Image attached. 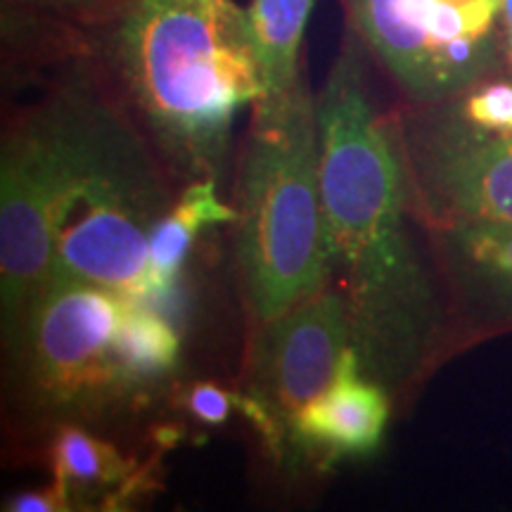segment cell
<instances>
[{"label": "cell", "mask_w": 512, "mask_h": 512, "mask_svg": "<svg viewBox=\"0 0 512 512\" xmlns=\"http://www.w3.org/2000/svg\"><path fill=\"white\" fill-rule=\"evenodd\" d=\"M316 0H252L247 27L264 76V98H283L299 86L297 60Z\"/></svg>", "instance_id": "13"}, {"label": "cell", "mask_w": 512, "mask_h": 512, "mask_svg": "<svg viewBox=\"0 0 512 512\" xmlns=\"http://www.w3.org/2000/svg\"><path fill=\"white\" fill-rule=\"evenodd\" d=\"M240 176V266L261 323L323 287L330 271L320 197L318 107L299 83L256 102Z\"/></svg>", "instance_id": "4"}, {"label": "cell", "mask_w": 512, "mask_h": 512, "mask_svg": "<svg viewBox=\"0 0 512 512\" xmlns=\"http://www.w3.org/2000/svg\"><path fill=\"white\" fill-rule=\"evenodd\" d=\"M41 112L57 164L50 278L95 283L145 302L150 235L169 209L143 143L91 93L69 88Z\"/></svg>", "instance_id": "3"}, {"label": "cell", "mask_w": 512, "mask_h": 512, "mask_svg": "<svg viewBox=\"0 0 512 512\" xmlns=\"http://www.w3.org/2000/svg\"><path fill=\"white\" fill-rule=\"evenodd\" d=\"M55 181L53 138L38 107L5 138L0 162V294L10 335L50 278Z\"/></svg>", "instance_id": "7"}, {"label": "cell", "mask_w": 512, "mask_h": 512, "mask_svg": "<svg viewBox=\"0 0 512 512\" xmlns=\"http://www.w3.org/2000/svg\"><path fill=\"white\" fill-rule=\"evenodd\" d=\"M117 356L128 387L169 375L181 356V337L164 311L143 299H128L117 337Z\"/></svg>", "instance_id": "14"}, {"label": "cell", "mask_w": 512, "mask_h": 512, "mask_svg": "<svg viewBox=\"0 0 512 512\" xmlns=\"http://www.w3.org/2000/svg\"><path fill=\"white\" fill-rule=\"evenodd\" d=\"M114 57L152 131L185 169L211 171L264 76L233 0H133L114 27Z\"/></svg>", "instance_id": "2"}, {"label": "cell", "mask_w": 512, "mask_h": 512, "mask_svg": "<svg viewBox=\"0 0 512 512\" xmlns=\"http://www.w3.org/2000/svg\"><path fill=\"white\" fill-rule=\"evenodd\" d=\"M501 17L510 38V50H512V0H501Z\"/></svg>", "instance_id": "20"}, {"label": "cell", "mask_w": 512, "mask_h": 512, "mask_svg": "<svg viewBox=\"0 0 512 512\" xmlns=\"http://www.w3.org/2000/svg\"><path fill=\"white\" fill-rule=\"evenodd\" d=\"M133 0H3L5 10H24L69 24L119 22Z\"/></svg>", "instance_id": "16"}, {"label": "cell", "mask_w": 512, "mask_h": 512, "mask_svg": "<svg viewBox=\"0 0 512 512\" xmlns=\"http://www.w3.org/2000/svg\"><path fill=\"white\" fill-rule=\"evenodd\" d=\"M387 420L389 399L382 382L363 370L356 349L349 347L335 380L297 413L290 432L297 444L330 456H363L380 446Z\"/></svg>", "instance_id": "10"}, {"label": "cell", "mask_w": 512, "mask_h": 512, "mask_svg": "<svg viewBox=\"0 0 512 512\" xmlns=\"http://www.w3.org/2000/svg\"><path fill=\"white\" fill-rule=\"evenodd\" d=\"M185 408L192 418L204 425H223L235 408H240V394H230L214 382H200L190 387L185 396Z\"/></svg>", "instance_id": "18"}, {"label": "cell", "mask_w": 512, "mask_h": 512, "mask_svg": "<svg viewBox=\"0 0 512 512\" xmlns=\"http://www.w3.org/2000/svg\"><path fill=\"white\" fill-rule=\"evenodd\" d=\"M320 197L330 268L347 287L351 347L377 382L415 366L432 328V292L403 223V176L354 46L316 100Z\"/></svg>", "instance_id": "1"}, {"label": "cell", "mask_w": 512, "mask_h": 512, "mask_svg": "<svg viewBox=\"0 0 512 512\" xmlns=\"http://www.w3.org/2000/svg\"><path fill=\"white\" fill-rule=\"evenodd\" d=\"M74 503L69 501L67 494L60 486L53 484L46 491H24V494H15L8 498L5 510L12 512H64L72 510Z\"/></svg>", "instance_id": "19"}, {"label": "cell", "mask_w": 512, "mask_h": 512, "mask_svg": "<svg viewBox=\"0 0 512 512\" xmlns=\"http://www.w3.org/2000/svg\"><path fill=\"white\" fill-rule=\"evenodd\" d=\"M446 245L467 290L512 316V223L453 221Z\"/></svg>", "instance_id": "12"}, {"label": "cell", "mask_w": 512, "mask_h": 512, "mask_svg": "<svg viewBox=\"0 0 512 512\" xmlns=\"http://www.w3.org/2000/svg\"><path fill=\"white\" fill-rule=\"evenodd\" d=\"M463 114L472 126L512 136V83L498 81L482 86L465 100Z\"/></svg>", "instance_id": "17"}, {"label": "cell", "mask_w": 512, "mask_h": 512, "mask_svg": "<svg viewBox=\"0 0 512 512\" xmlns=\"http://www.w3.org/2000/svg\"><path fill=\"white\" fill-rule=\"evenodd\" d=\"M235 219L238 214L219 200L216 183L211 178L192 183L181 200L159 219L150 235V297L145 302L162 309L164 299H169L176 290L178 273L197 235L204 228Z\"/></svg>", "instance_id": "11"}, {"label": "cell", "mask_w": 512, "mask_h": 512, "mask_svg": "<svg viewBox=\"0 0 512 512\" xmlns=\"http://www.w3.org/2000/svg\"><path fill=\"white\" fill-rule=\"evenodd\" d=\"M418 171L456 221L512 223V136L446 126L420 143Z\"/></svg>", "instance_id": "9"}, {"label": "cell", "mask_w": 512, "mask_h": 512, "mask_svg": "<svg viewBox=\"0 0 512 512\" xmlns=\"http://www.w3.org/2000/svg\"><path fill=\"white\" fill-rule=\"evenodd\" d=\"M356 29L418 100H444L494 60L501 0H351Z\"/></svg>", "instance_id": "6"}, {"label": "cell", "mask_w": 512, "mask_h": 512, "mask_svg": "<svg viewBox=\"0 0 512 512\" xmlns=\"http://www.w3.org/2000/svg\"><path fill=\"white\" fill-rule=\"evenodd\" d=\"M349 342V306L335 290H318L268 320L256 344L252 396L280 432L330 387Z\"/></svg>", "instance_id": "8"}, {"label": "cell", "mask_w": 512, "mask_h": 512, "mask_svg": "<svg viewBox=\"0 0 512 512\" xmlns=\"http://www.w3.org/2000/svg\"><path fill=\"white\" fill-rule=\"evenodd\" d=\"M55 484L72 503L102 494L114 484H121L131 472V463L107 441L83 432L79 427H64L53 441Z\"/></svg>", "instance_id": "15"}, {"label": "cell", "mask_w": 512, "mask_h": 512, "mask_svg": "<svg viewBox=\"0 0 512 512\" xmlns=\"http://www.w3.org/2000/svg\"><path fill=\"white\" fill-rule=\"evenodd\" d=\"M128 299L64 278H50L31 299L17 332L31 389L48 408H91L131 389L117 356Z\"/></svg>", "instance_id": "5"}]
</instances>
